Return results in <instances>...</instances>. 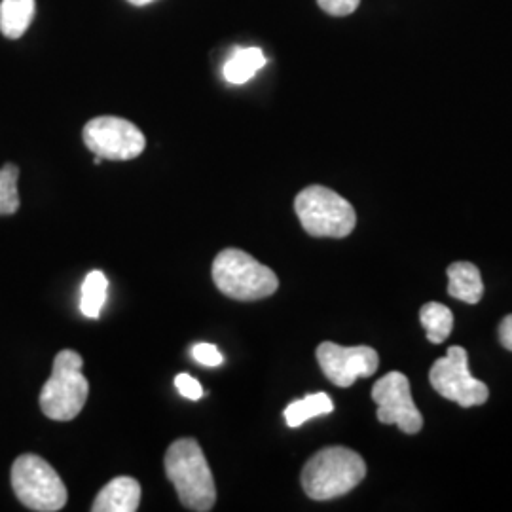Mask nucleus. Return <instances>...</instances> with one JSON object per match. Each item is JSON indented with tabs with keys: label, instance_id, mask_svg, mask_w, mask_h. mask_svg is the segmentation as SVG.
<instances>
[{
	"label": "nucleus",
	"instance_id": "obj_1",
	"mask_svg": "<svg viewBox=\"0 0 512 512\" xmlns=\"http://www.w3.org/2000/svg\"><path fill=\"white\" fill-rule=\"evenodd\" d=\"M165 475L186 509L207 512L217 503V486L196 439L175 440L165 452Z\"/></svg>",
	"mask_w": 512,
	"mask_h": 512
},
{
	"label": "nucleus",
	"instance_id": "obj_15",
	"mask_svg": "<svg viewBox=\"0 0 512 512\" xmlns=\"http://www.w3.org/2000/svg\"><path fill=\"white\" fill-rule=\"evenodd\" d=\"M334 410V404L330 401L327 393H315V395H308L300 401H294L289 404L283 412L285 421L291 429H296L300 425H304L306 421L317 416H325Z\"/></svg>",
	"mask_w": 512,
	"mask_h": 512
},
{
	"label": "nucleus",
	"instance_id": "obj_13",
	"mask_svg": "<svg viewBox=\"0 0 512 512\" xmlns=\"http://www.w3.org/2000/svg\"><path fill=\"white\" fill-rule=\"evenodd\" d=\"M35 0H2L0 2V33L6 38H21L35 19Z\"/></svg>",
	"mask_w": 512,
	"mask_h": 512
},
{
	"label": "nucleus",
	"instance_id": "obj_23",
	"mask_svg": "<svg viewBox=\"0 0 512 512\" xmlns=\"http://www.w3.org/2000/svg\"><path fill=\"white\" fill-rule=\"evenodd\" d=\"M129 4H133V6H145V4H150V2H154V0H128Z\"/></svg>",
	"mask_w": 512,
	"mask_h": 512
},
{
	"label": "nucleus",
	"instance_id": "obj_3",
	"mask_svg": "<svg viewBox=\"0 0 512 512\" xmlns=\"http://www.w3.org/2000/svg\"><path fill=\"white\" fill-rule=\"evenodd\" d=\"M84 359L73 349L57 353L52 376L40 391V408L46 418L71 421L82 412L88 401L90 384L82 372Z\"/></svg>",
	"mask_w": 512,
	"mask_h": 512
},
{
	"label": "nucleus",
	"instance_id": "obj_12",
	"mask_svg": "<svg viewBox=\"0 0 512 512\" xmlns=\"http://www.w3.org/2000/svg\"><path fill=\"white\" fill-rule=\"evenodd\" d=\"M448 294L465 304H478L484 294L482 275L471 262H454L448 268Z\"/></svg>",
	"mask_w": 512,
	"mask_h": 512
},
{
	"label": "nucleus",
	"instance_id": "obj_5",
	"mask_svg": "<svg viewBox=\"0 0 512 512\" xmlns=\"http://www.w3.org/2000/svg\"><path fill=\"white\" fill-rule=\"evenodd\" d=\"M294 211L313 238H348L357 224L353 205L321 184L304 188L294 200Z\"/></svg>",
	"mask_w": 512,
	"mask_h": 512
},
{
	"label": "nucleus",
	"instance_id": "obj_18",
	"mask_svg": "<svg viewBox=\"0 0 512 512\" xmlns=\"http://www.w3.org/2000/svg\"><path fill=\"white\" fill-rule=\"evenodd\" d=\"M18 165L0 167V215H14L19 209Z\"/></svg>",
	"mask_w": 512,
	"mask_h": 512
},
{
	"label": "nucleus",
	"instance_id": "obj_8",
	"mask_svg": "<svg viewBox=\"0 0 512 512\" xmlns=\"http://www.w3.org/2000/svg\"><path fill=\"white\" fill-rule=\"evenodd\" d=\"M429 380L439 395L463 408L480 406L490 397L486 384L471 376L467 351L459 346L448 349L446 357L433 365Z\"/></svg>",
	"mask_w": 512,
	"mask_h": 512
},
{
	"label": "nucleus",
	"instance_id": "obj_19",
	"mask_svg": "<svg viewBox=\"0 0 512 512\" xmlns=\"http://www.w3.org/2000/svg\"><path fill=\"white\" fill-rule=\"evenodd\" d=\"M317 4L321 6L323 12H327L330 16L342 18V16L353 14L359 8L361 0H317Z\"/></svg>",
	"mask_w": 512,
	"mask_h": 512
},
{
	"label": "nucleus",
	"instance_id": "obj_22",
	"mask_svg": "<svg viewBox=\"0 0 512 512\" xmlns=\"http://www.w3.org/2000/svg\"><path fill=\"white\" fill-rule=\"evenodd\" d=\"M499 342L503 348L512 351V315H507L499 325Z\"/></svg>",
	"mask_w": 512,
	"mask_h": 512
},
{
	"label": "nucleus",
	"instance_id": "obj_14",
	"mask_svg": "<svg viewBox=\"0 0 512 512\" xmlns=\"http://www.w3.org/2000/svg\"><path fill=\"white\" fill-rule=\"evenodd\" d=\"M266 65V55L260 48H239L224 63L222 74L230 84H245Z\"/></svg>",
	"mask_w": 512,
	"mask_h": 512
},
{
	"label": "nucleus",
	"instance_id": "obj_2",
	"mask_svg": "<svg viewBox=\"0 0 512 512\" xmlns=\"http://www.w3.org/2000/svg\"><path fill=\"white\" fill-rule=\"evenodd\" d=\"M365 459L344 446L317 452L302 471V488L315 501L346 495L365 480Z\"/></svg>",
	"mask_w": 512,
	"mask_h": 512
},
{
	"label": "nucleus",
	"instance_id": "obj_20",
	"mask_svg": "<svg viewBox=\"0 0 512 512\" xmlns=\"http://www.w3.org/2000/svg\"><path fill=\"white\" fill-rule=\"evenodd\" d=\"M192 357L203 366H220L224 363V357H222V353H220L217 346H213V344H196L194 348H192Z\"/></svg>",
	"mask_w": 512,
	"mask_h": 512
},
{
	"label": "nucleus",
	"instance_id": "obj_11",
	"mask_svg": "<svg viewBox=\"0 0 512 512\" xmlns=\"http://www.w3.org/2000/svg\"><path fill=\"white\" fill-rule=\"evenodd\" d=\"M141 503V484L131 476H118L97 494L93 512H135Z\"/></svg>",
	"mask_w": 512,
	"mask_h": 512
},
{
	"label": "nucleus",
	"instance_id": "obj_16",
	"mask_svg": "<svg viewBox=\"0 0 512 512\" xmlns=\"http://www.w3.org/2000/svg\"><path fill=\"white\" fill-rule=\"evenodd\" d=\"M420 321L431 344H442L454 330V313L439 302H429L420 310Z\"/></svg>",
	"mask_w": 512,
	"mask_h": 512
},
{
	"label": "nucleus",
	"instance_id": "obj_17",
	"mask_svg": "<svg viewBox=\"0 0 512 512\" xmlns=\"http://www.w3.org/2000/svg\"><path fill=\"white\" fill-rule=\"evenodd\" d=\"M107 293H109V279L105 277V274L99 270L90 272L82 285L80 311L88 319H99L103 306L107 302Z\"/></svg>",
	"mask_w": 512,
	"mask_h": 512
},
{
	"label": "nucleus",
	"instance_id": "obj_24",
	"mask_svg": "<svg viewBox=\"0 0 512 512\" xmlns=\"http://www.w3.org/2000/svg\"><path fill=\"white\" fill-rule=\"evenodd\" d=\"M93 164H95V165L103 164V158H101V156H95V158H93Z\"/></svg>",
	"mask_w": 512,
	"mask_h": 512
},
{
	"label": "nucleus",
	"instance_id": "obj_9",
	"mask_svg": "<svg viewBox=\"0 0 512 512\" xmlns=\"http://www.w3.org/2000/svg\"><path fill=\"white\" fill-rule=\"evenodd\" d=\"M372 401L378 404V420L399 425L406 435H416L423 418L410 393V382L403 372H389L372 387Z\"/></svg>",
	"mask_w": 512,
	"mask_h": 512
},
{
	"label": "nucleus",
	"instance_id": "obj_7",
	"mask_svg": "<svg viewBox=\"0 0 512 512\" xmlns=\"http://www.w3.org/2000/svg\"><path fill=\"white\" fill-rule=\"evenodd\" d=\"M82 137L95 156L114 162L133 160L147 148L143 131L129 120L116 116L93 118L84 126Z\"/></svg>",
	"mask_w": 512,
	"mask_h": 512
},
{
	"label": "nucleus",
	"instance_id": "obj_10",
	"mask_svg": "<svg viewBox=\"0 0 512 512\" xmlns=\"http://www.w3.org/2000/svg\"><path fill=\"white\" fill-rule=\"evenodd\" d=\"M317 361L323 374L338 387H351L359 378H370L380 365L376 349L346 348L332 342H323L317 348Z\"/></svg>",
	"mask_w": 512,
	"mask_h": 512
},
{
	"label": "nucleus",
	"instance_id": "obj_6",
	"mask_svg": "<svg viewBox=\"0 0 512 512\" xmlns=\"http://www.w3.org/2000/svg\"><path fill=\"white\" fill-rule=\"evenodd\" d=\"M12 488L19 501L38 512L61 511L67 505V486L46 459L23 454L12 465Z\"/></svg>",
	"mask_w": 512,
	"mask_h": 512
},
{
	"label": "nucleus",
	"instance_id": "obj_4",
	"mask_svg": "<svg viewBox=\"0 0 512 512\" xmlns=\"http://www.w3.org/2000/svg\"><path fill=\"white\" fill-rule=\"evenodd\" d=\"M213 281L220 293L241 302L268 298L279 287L274 270L239 249L220 251L213 262Z\"/></svg>",
	"mask_w": 512,
	"mask_h": 512
},
{
	"label": "nucleus",
	"instance_id": "obj_21",
	"mask_svg": "<svg viewBox=\"0 0 512 512\" xmlns=\"http://www.w3.org/2000/svg\"><path fill=\"white\" fill-rule=\"evenodd\" d=\"M175 387H177V391L183 395L184 399L200 401L203 397L202 384L194 376H190V374H179L175 378Z\"/></svg>",
	"mask_w": 512,
	"mask_h": 512
}]
</instances>
